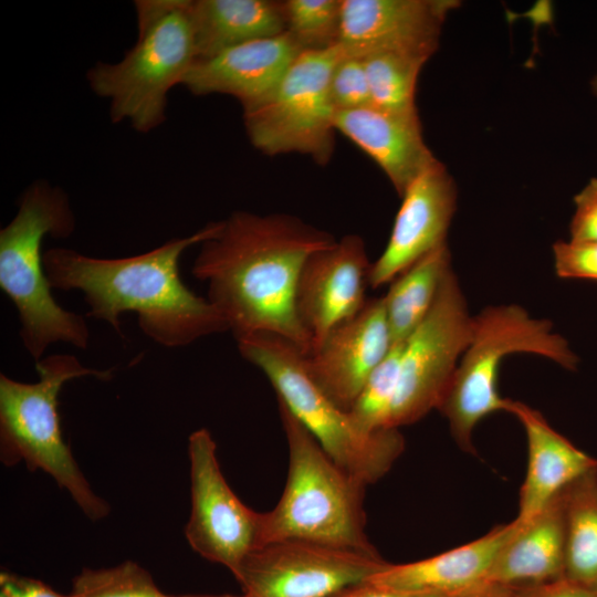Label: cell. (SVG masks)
I'll use <instances>...</instances> for the list:
<instances>
[{"label":"cell","instance_id":"cell-1","mask_svg":"<svg viewBox=\"0 0 597 597\" xmlns=\"http://www.w3.org/2000/svg\"><path fill=\"white\" fill-rule=\"evenodd\" d=\"M335 242L295 216L239 210L200 244L191 271L234 338L272 333L307 355L312 341L296 316L295 289L307 258Z\"/></svg>","mask_w":597,"mask_h":597},{"label":"cell","instance_id":"cell-2","mask_svg":"<svg viewBox=\"0 0 597 597\" xmlns=\"http://www.w3.org/2000/svg\"><path fill=\"white\" fill-rule=\"evenodd\" d=\"M218 228L219 221L210 222L191 235L119 259L53 248L43 252L44 270L52 289L82 292L87 316L106 322L121 336L122 315L134 312L142 332L155 343L182 347L229 331L220 311L186 286L179 274L182 253L212 237Z\"/></svg>","mask_w":597,"mask_h":597},{"label":"cell","instance_id":"cell-3","mask_svg":"<svg viewBox=\"0 0 597 597\" xmlns=\"http://www.w3.org/2000/svg\"><path fill=\"white\" fill-rule=\"evenodd\" d=\"M74 229L66 192L41 180L23 191L17 214L0 231V289L18 311L19 335L34 362L55 343L88 346L86 320L54 300L41 251L45 235L66 238Z\"/></svg>","mask_w":597,"mask_h":597},{"label":"cell","instance_id":"cell-4","mask_svg":"<svg viewBox=\"0 0 597 597\" xmlns=\"http://www.w3.org/2000/svg\"><path fill=\"white\" fill-rule=\"evenodd\" d=\"M289 449L283 493L261 513L260 546L304 541L379 554L366 532L367 484L339 467L306 428L279 402Z\"/></svg>","mask_w":597,"mask_h":597},{"label":"cell","instance_id":"cell-5","mask_svg":"<svg viewBox=\"0 0 597 597\" xmlns=\"http://www.w3.org/2000/svg\"><path fill=\"white\" fill-rule=\"evenodd\" d=\"M191 3L136 1V43L119 62L90 70V86L109 102L113 122L127 121L147 133L165 121L169 91L182 84L198 59Z\"/></svg>","mask_w":597,"mask_h":597},{"label":"cell","instance_id":"cell-6","mask_svg":"<svg viewBox=\"0 0 597 597\" xmlns=\"http://www.w3.org/2000/svg\"><path fill=\"white\" fill-rule=\"evenodd\" d=\"M35 370L39 379L31 384L0 375V459L7 467L24 461L30 470L44 471L90 520L98 521L109 505L91 489L63 438L59 395L72 379L108 380L113 370L85 367L70 354L45 356Z\"/></svg>","mask_w":597,"mask_h":597},{"label":"cell","instance_id":"cell-7","mask_svg":"<svg viewBox=\"0 0 597 597\" xmlns=\"http://www.w3.org/2000/svg\"><path fill=\"white\" fill-rule=\"evenodd\" d=\"M241 356L260 368L282 404L344 470L367 485L383 478L405 448L398 429L367 431L312 380L303 354L272 333L235 338Z\"/></svg>","mask_w":597,"mask_h":597},{"label":"cell","instance_id":"cell-8","mask_svg":"<svg viewBox=\"0 0 597 597\" xmlns=\"http://www.w3.org/2000/svg\"><path fill=\"white\" fill-rule=\"evenodd\" d=\"M515 353L538 355L568 370L579 363L549 321L533 317L520 305L486 306L473 315L470 342L438 408L462 450L474 452L472 432L483 418L507 410L510 399L498 388L499 370L503 358Z\"/></svg>","mask_w":597,"mask_h":597},{"label":"cell","instance_id":"cell-9","mask_svg":"<svg viewBox=\"0 0 597 597\" xmlns=\"http://www.w3.org/2000/svg\"><path fill=\"white\" fill-rule=\"evenodd\" d=\"M338 45L303 51L276 87L243 109L252 145L269 156L297 153L316 164L329 163L335 148V115L329 91Z\"/></svg>","mask_w":597,"mask_h":597},{"label":"cell","instance_id":"cell-10","mask_svg":"<svg viewBox=\"0 0 597 597\" xmlns=\"http://www.w3.org/2000/svg\"><path fill=\"white\" fill-rule=\"evenodd\" d=\"M472 327L473 315L451 269L431 310L402 343L389 428L411 425L439 408L470 342Z\"/></svg>","mask_w":597,"mask_h":597},{"label":"cell","instance_id":"cell-11","mask_svg":"<svg viewBox=\"0 0 597 597\" xmlns=\"http://www.w3.org/2000/svg\"><path fill=\"white\" fill-rule=\"evenodd\" d=\"M369 554L304 541L256 547L233 574L245 597H333L386 567Z\"/></svg>","mask_w":597,"mask_h":597},{"label":"cell","instance_id":"cell-12","mask_svg":"<svg viewBox=\"0 0 597 597\" xmlns=\"http://www.w3.org/2000/svg\"><path fill=\"white\" fill-rule=\"evenodd\" d=\"M188 454L191 507L186 538L201 557L234 574L260 546L261 512L247 506L229 486L207 429L189 436Z\"/></svg>","mask_w":597,"mask_h":597},{"label":"cell","instance_id":"cell-13","mask_svg":"<svg viewBox=\"0 0 597 597\" xmlns=\"http://www.w3.org/2000/svg\"><path fill=\"white\" fill-rule=\"evenodd\" d=\"M455 0H341L337 45L345 55L380 53L428 61Z\"/></svg>","mask_w":597,"mask_h":597},{"label":"cell","instance_id":"cell-14","mask_svg":"<svg viewBox=\"0 0 597 597\" xmlns=\"http://www.w3.org/2000/svg\"><path fill=\"white\" fill-rule=\"evenodd\" d=\"M370 265L358 234H347L307 258L298 275L294 303L312 350L334 327L364 307Z\"/></svg>","mask_w":597,"mask_h":597},{"label":"cell","instance_id":"cell-15","mask_svg":"<svg viewBox=\"0 0 597 597\" xmlns=\"http://www.w3.org/2000/svg\"><path fill=\"white\" fill-rule=\"evenodd\" d=\"M457 197L455 184L439 160L407 187L387 245L370 265L371 289L390 283L419 259L446 244Z\"/></svg>","mask_w":597,"mask_h":597},{"label":"cell","instance_id":"cell-16","mask_svg":"<svg viewBox=\"0 0 597 597\" xmlns=\"http://www.w3.org/2000/svg\"><path fill=\"white\" fill-rule=\"evenodd\" d=\"M392 345L384 300L369 298L358 313L334 327L304 356L305 367L317 387L349 411Z\"/></svg>","mask_w":597,"mask_h":597},{"label":"cell","instance_id":"cell-17","mask_svg":"<svg viewBox=\"0 0 597 597\" xmlns=\"http://www.w3.org/2000/svg\"><path fill=\"white\" fill-rule=\"evenodd\" d=\"M302 52L287 32L253 40L196 60L182 85L196 95H231L245 109L276 87Z\"/></svg>","mask_w":597,"mask_h":597},{"label":"cell","instance_id":"cell-18","mask_svg":"<svg viewBox=\"0 0 597 597\" xmlns=\"http://www.w3.org/2000/svg\"><path fill=\"white\" fill-rule=\"evenodd\" d=\"M335 128L381 168L400 197L438 160L425 143L419 115L395 114L370 105L337 112Z\"/></svg>","mask_w":597,"mask_h":597},{"label":"cell","instance_id":"cell-19","mask_svg":"<svg viewBox=\"0 0 597 597\" xmlns=\"http://www.w3.org/2000/svg\"><path fill=\"white\" fill-rule=\"evenodd\" d=\"M517 525L514 519L480 538L429 558L406 564L388 563L369 583L406 593L443 596L485 584L501 548Z\"/></svg>","mask_w":597,"mask_h":597},{"label":"cell","instance_id":"cell-20","mask_svg":"<svg viewBox=\"0 0 597 597\" xmlns=\"http://www.w3.org/2000/svg\"><path fill=\"white\" fill-rule=\"evenodd\" d=\"M506 411L521 422L527 442V469L516 515L524 522L575 480L597 469V460L575 447L526 404L510 399Z\"/></svg>","mask_w":597,"mask_h":597},{"label":"cell","instance_id":"cell-21","mask_svg":"<svg viewBox=\"0 0 597 597\" xmlns=\"http://www.w3.org/2000/svg\"><path fill=\"white\" fill-rule=\"evenodd\" d=\"M516 521L519 525L501 548L486 583L512 587L563 578L566 545L564 491L528 520Z\"/></svg>","mask_w":597,"mask_h":597},{"label":"cell","instance_id":"cell-22","mask_svg":"<svg viewBox=\"0 0 597 597\" xmlns=\"http://www.w3.org/2000/svg\"><path fill=\"white\" fill-rule=\"evenodd\" d=\"M191 10L198 59L286 32L283 1L196 0Z\"/></svg>","mask_w":597,"mask_h":597},{"label":"cell","instance_id":"cell-23","mask_svg":"<svg viewBox=\"0 0 597 597\" xmlns=\"http://www.w3.org/2000/svg\"><path fill=\"white\" fill-rule=\"evenodd\" d=\"M451 269V253L446 243L390 282L383 300L392 344L405 342L423 321Z\"/></svg>","mask_w":597,"mask_h":597},{"label":"cell","instance_id":"cell-24","mask_svg":"<svg viewBox=\"0 0 597 597\" xmlns=\"http://www.w3.org/2000/svg\"><path fill=\"white\" fill-rule=\"evenodd\" d=\"M564 577L597 591V469L564 490Z\"/></svg>","mask_w":597,"mask_h":597},{"label":"cell","instance_id":"cell-25","mask_svg":"<svg viewBox=\"0 0 597 597\" xmlns=\"http://www.w3.org/2000/svg\"><path fill=\"white\" fill-rule=\"evenodd\" d=\"M371 106L381 111L418 115L416 86L427 61L404 54L380 53L364 57Z\"/></svg>","mask_w":597,"mask_h":597},{"label":"cell","instance_id":"cell-26","mask_svg":"<svg viewBox=\"0 0 597 597\" xmlns=\"http://www.w3.org/2000/svg\"><path fill=\"white\" fill-rule=\"evenodd\" d=\"M402 343L391 346L387 356L367 378L348 411L353 419L367 431L391 429L389 419L398 384Z\"/></svg>","mask_w":597,"mask_h":597},{"label":"cell","instance_id":"cell-27","mask_svg":"<svg viewBox=\"0 0 597 597\" xmlns=\"http://www.w3.org/2000/svg\"><path fill=\"white\" fill-rule=\"evenodd\" d=\"M69 597L174 596L163 593L145 568L137 563L127 561L108 568H83L74 577Z\"/></svg>","mask_w":597,"mask_h":597},{"label":"cell","instance_id":"cell-28","mask_svg":"<svg viewBox=\"0 0 597 597\" xmlns=\"http://www.w3.org/2000/svg\"><path fill=\"white\" fill-rule=\"evenodd\" d=\"M283 8L286 32L303 51L336 45L341 0H286Z\"/></svg>","mask_w":597,"mask_h":597},{"label":"cell","instance_id":"cell-29","mask_svg":"<svg viewBox=\"0 0 597 597\" xmlns=\"http://www.w3.org/2000/svg\"><path fill=\"white\" fill-rule=\"evenodd\" d=\"M329 91L337 112L370 106L364 59L342 53L332 72Z\"/></svg>","mask_w":597,"mask_h":597},{"label":"cell","instance_id":"cell-30","mask_svg":"<svg viewBox=\"0 0 597 597\" xmlns=\"http://www.w3.org/2000/svg\"><path fill=\"white\" fill-rule=\"evenodd\" d=\"M553 258L558 277L597 281V241H557Z\"/></svg>","mask_w":597,"mask_h":597},{"label":"cell","instance_id":"cell-31","mask_svg":"<svg viewBox=\"0 0 597 597\" xmlns=\"http://www.w3.org/2000/svg\"><path fill=\"white\" fill-rule=\"evenodd\" d=\"M574 203L569 240L597 241V178H591L575 196Z\"/></svg>","mask_w":597,"mask_h":597},{"label":"cell","instance_id":"cell-32","mask_svg":"<svg viewBox=\"0 0 597 597\" xmlns=\"http://www.w3.org/2000/svg\"><path fill=\"white\" fill-rule=\"evenodd\" d=\"M515 597H597V591L566 577L532 585L512 586Z\"/></svg>","mask_w":597,"mask_h":597},{"label":"cell","instance_id":"cell-33","mask_svg":"<svg viewBox=\"0 0 597 597\" xmlns=\"http://www.w3.org/2000/svg\"><path fill=\"white\" fill-rule=\"evenodd\" d=\"M0 597H69L55 591L45 583L27 576L2 572Z\"/></svg>","mask_w":597,"mask_h":597},{"label":"cell","instance_id":"cell-34","mask_svg":"<svg viewBox=\"0 0 597 597\" xmlns=\"http://www.w3.org/2000/svg\"><path fill=\"white\" fill-rule=\"evenodd\" d=\"M333 597H448L437 594H415L390 589L373 583L348 588Z\"/></svg>","mask_w":597,"mask_h":597},{"label":"cell","instance_id":"cell-35","mask_svg":"<svg viewBox=\"0 0 597 597\" xmlns=\"http://www.w3.org/2000/svg\"><path fill=\"white\" fill-rule=\"evenodd\" d=\"M448 597H515L512 587L485 583Z\"/></svg>","mask_w":597,"mask_h":597},{"label":"cell","instance_id":"cell-36","mask_svg":"<svg viewBox=\"0 0 597 597\" xmlns=\"http://www.w3.org/2000/svg\"><path fill=\"white\" fill-rule=\"evenodd\" d=\"M181 597H245L244 595L242 596H232V595H186V596H181Z\"/></svg>","mask_w":597,"mask_h":597},{"label":"cell","instance_id":"cell-37","mask_svg":"<svg viewBox=\"0 0 597 597\" xmlns=\"http://www.w3.org/2000/svg\"><path fill=\"white\" fill-rule=\"evenodd\" d=\"M591 90H593V93L597 96V74L591 81Z\"/></svg>","mask_w":597,"mask_h":597}]
</instances>
